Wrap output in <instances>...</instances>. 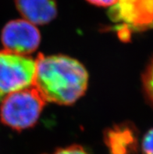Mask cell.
I'll return each mask as SVG.
<instances>
[{
    "label": "cell",
    "instance_id": "obj_10",
    "mask_svg": "<svg viewBox=\"0 0 153 154\" xmlns=\"http://www.w3.org/2000/svg\"><path fill=\"white\" fill-rule=\"evenodd\" d=\"M142 154H153V128L146 133L142 143Z\"/></svg>",
    "mask_w": 153,
    "mask_h": 154
},
{
    "label": "cell",
    "instance_id": "obj_7",
    "mask_svg": "<svg viewBox=\"0 0 153 154\" xmlns=\"http://www.w3.org/2000/svg\"><path fill=\"white\" fill-rule=\"evenodd\" d=\"M105 142L110 154H132L136 149L134 134L124 126H117L107 131Z\"/></svg>",
    "mask_w": 153,
    "mask_h": 154
},
{
    "label": "cell",
    "instance_id": "obj_5",
    "mask_svg": "<svg viewBox=\"0 0 153 154\" xmlns=\"http://www.w3.org/2000/svg\"><path fill=\"white\" fill-rule=\"evenodd\" d=\"M1 40L4 49L28 56L38 49L41 35L33 23L24 19L14 20L4 26Z\"/></svg>",
    "mask_w": 153,
    "mask_h": 154
},
{
    "label": "cell",
    "instance_id": "obj_1",
    "mask_svg": "<svg viewBox=\"0 0 153 154\" xmlns=\"http://www.w3.org/2000/svg\"><path fill=\"white\" fill-rule=\"evenodd\" d=\"M35 64L33 86L45 102L71 105L85 93L88 74L75 59L63 55L39 53Z\"/></svg>",
    "mask_w": 153,
    "mask_h": 154
},
{
    "label": "cell",
    "instance_id": "obj_8",
    "mask_svg": "<svg viewBox=\"0 0 153 154\" xmlns=\"http://www.w3.org/2000/svg\"><path fill=\"white\" fill-rule=\"evenodd\" d=\"M142 80L144 89L148 97L153 103V59L148 66L145 72L144 73Z\"/></svg>",
    "mask_w": 153,
    "mask_h": 154
},
{
    "label": "cell",
    "instance_id": "obj_11",
    "mask_svg": "<svg viewBox=\"0 0 153 154\" xmlns=\"http://www.w3.org/2000/svg\"><path fill=\"white\" fill-rule=\"evenodd\" d=\"M89 3L94 6H102V7H108L112 6L118 0H86Z\"/></svg>",
    "mask_w": 153,
    "mask_h": 154
},
{
    "label": "cell",
    "instance_id": "obj_3",
    "mask_svg": "<svg viewBox=\"0 0 153 154\" xmlns=\"http://www.w3.org/2000/svg\"><path fill=\"white\" fill-rule=\"evenodd\" d=\"M35 68V60L29 56L0 50V100L33 86Z\"/></svg>",
    "mask_w": 153,
    "mask_h": 154
},
{
    "label": "cell",
    "instance_id": "obj_9",
    "mask_svg": "<svg viewBox=\"0 0 153 154\" xmlns=\"http://www.w3.org/2000/svg\"><path fill=\"white\" fill-rule=\"evenodd\" d=\"M50 154H88V152L79 145H71L57 149Z\"/></svg>",
    "mask_w": 153,
    "mask_h": 154
},
{
    "label": "cell",
    "instance_id": "obj_12",
    "mask_svg": "<svg viewBox=\"0 0 153 154\" xmlns=\"http://www.w3.org/2000/svg\"><path fill=\"white\" fill-rule=\"evenodd\" d=\"M149 28H153V23H152V24H151V26H150V27H149Z\"/></svg>",
    "mask_w": 153,
    "mask_h": 154
},
{
    "label": "cell",
    "instance_id": "obj_6",
    "mask_svg": "<svg viewBox=\"0 0 153 154\" xmlns=\"http://www.w3.org/2000/svg\"><path fill=\"white\" fill-rule=\"evenodd\" d=\"M15 4L24 20L34 25L47 24L57 15L55 0H15Z\"/></svg>",
    "mask_w": 153,
    "mask_h": 154
},
{
    "label": "cell",
    "instance_id": "obj_4",
    "mask_svg": "<svg viewBox=\"0 0 153 154\" xmlns=\"http://www.w3.org/2000/svg\"><path fill=\"white\" fill-rule=\"evenodd\" d=\"M109 17L124 40L131 31L149 28L153 23V0H118L109 10Z\"/></svg>",
    "mask_w": 153,
    "mask_h": 154
},
{
    "label": "cell",
    "instance_id": "obj_2",
    "mask_svg": "<svg viewBox=\"0 0 153 154\" xmlns=\"http://www.w3.org/2000/svg\"><path fill=\"white\" fill-rule=\"evenodd\" d=\"M2 100L1 121L16 131L33 127L38 121L46 103L34 86L12 92Z\"/></svg>",
    "mask_w": 153,
    "mask_h": 154
}]
</instances>
